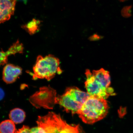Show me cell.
<instances>
[{"label":"cell","mask_w":133,"mask_h":133,"mask_svg":"<svg viewBox=\"0 0 133 133\" xmlns=\"http://www.w3.org/2000/svg\"><path fill=\"white\" fill-rule=\"evenodd\" d=\"M38 127L31 129L32 133H83L79 124H69L59 114L49 112L38 116Z\"/></svg>","instance_id":"6da1fadb"},{"label":"cell","mask_w":133,"mask_h":133,"mask_svg":"<svg viewBox=\"0 0 133 133\" xmlns=\"http://www.w3.org/2000/svg\"><path fill=\"white\" fill-rule=\"evenodd\" d=\"M109 109L105 99L90 96L83 104L78 114L83 122L92 124L104 118Z\"/></svg>","instance_id":"7a4b0ae2"},{"label":"cell","mask_w":133,"mask_h":133,"mask_svg":"<svg viewBox=\"0 0 133 133\" xmlns=\"http://www.w3.org/2000/svg\"><path fill=\"white\" fill-rule=\"evenodd\" d=\"M33 70V79H45L48 81L52 79L56 74H61L63 71L60 67L59 59L50 54L45 57L38 56Z\"/></svg>","instance_id":"3957f363"},{"label":"cell","mask_w":133,"mask_h":133,"mask_svg":"<svg viewBox=\"0 0 133 133\" xmlns=\"http://www.w3.org/2000/svg\"><path fill=\"white\" fill-rule=\"evenodd\" d=\"M57 92L56 90L49 86L40 88L30 97L29 100L31 104L36 109L43 107L52 109L57 104Z\"/></svg>","instance_id":"277c9868"},{"label":"cell","mask_w":133,"mask_h":133,"mask_svg":"<svg viewBox=\"0 0 133 133\" xmlns=\"http://www.w3.org/2000/svg\"><path fill=\"white\" fill-rule=\"evenodd\" d=\"M85 74L87 79L85 85L87 92L90 96L106 99L110 96L115 95L113 88L103 87L96 80L89 70H86Z\"/></svg>","instance_id":"5b68a950"},{"label":"cell","mask_w":133,"mask_h":133,"mask_svg":"<svg viewBox=\"0 0 133 133\" xmlns=\"http://www.w3.org/2000/svg\"><path fill=\"white\" fill-rule=\"evenodd\" d=\"M56 101L57 104L63 108L64 111L72 115L78 114L83 105L65 92L62 95H58Z\"/></svg>","instance_id":"8992f818"},{"label":"cell","mask_w":133,"mask_h":133,"mask_svg":"<svg viewBox=\"0 0 133 133\" xmlns=\"http://www.w3.org/2000/svg\"><path fill=\"white\" fill-rule=\"evenodd\" d=\"M16 0H0V22L3 23L9 20L14 14Z\"/></svg>","instance_id":"52a82bcc"},{"label":"cell","mask_w":133,"mask_h":133,"mask_svg":"<svg viewBox=\"0 0 133 133\" xmlns=\"http://www.w3.org/2000/svg\"><path fill=\"white\" fill-rule=\"evenodd\" d=\"M22 70L19 66L11 64L6 65L3 71V81L7 84L14 83L22 74Z\"/></svg>","instance_id":"ba28073f"},{"label":"cell","mask_w":133,"mask_h":133,"mask_svg":"<svg viewBox=\"0 0 133 133\" xmlns=\"http://www.w3.org/2000/svg\"><path fill=\"white\" fill-rule=\"evenodd\" d=\"M24 49L23 44L20 43L18 40L7 51L5 52L2 49L0 54V64L3 66L6 64L8 62V56L11 55H15L17 53L22 54Z\"/></svg>","instance_id":"9c48e42d"},{"label":"cell","mask_w":133,"mask_h":133,"mask_svg":"<svg viewBox=\"0 0 133 133\" xmlns=\"http://www.w3.org/2000/svg\"><path fill=\"white\" fill-rule=\"evenodd\" d=\"M65 92L67 93L77 102L83 105L90 95L75 87H68Z\"/></svg>","instance_id":"30bf717a"},{"label":"cell","mask_w":133,"mask_h":133,"mask_svg":"<svg viewBox=\"0 0 133 133\" xmlns=\"http://www.w3.org/2000/svg\"><path fill=\"white\" fill-rule=\"evenodd\" d=\"M92 74L98 82L105 88L109 87L111 84V78L109 71L101 69L98 70H94Z\"/></svg>","instance_id":"8fae6325"},{"label":"cell","mask_w":133,"mask_h":133,"mask_svg":"<svg viewBox=\"0 0 133 133\" xmlns=\"http://www.w3.org/2000/svg\"><path fill=\"white\" fill-rule=\"evenodd\" d=\"M42 21L33 18L32 20L21 26L22 29L25 30L31 35H32L39 31Z\"/></svg>","instance_id":"7c38bea8"},{"label":"cell","mask_w":133,"mask_h":133,"mask_svg":"<svg viewBox=\"0 0 133 133\" xmlns=\"http://www.w3.org/2000/svg\"><path fill=\"white\" fill-rule=\"evenodd\" d=\"M9 116L11 120L15 124H20L24 121L25 118V113L19 108H16L10 112Z\"/></svg>","instance_id":"4fadbf2b"},{"label":"cell","mask_w":133,"mask_h":133,"mask_svg":"<svg viewBox=\"0 0 133 133\" xmlns=\"http://www.w3.org/2000/svg\"><path fill=\"white\" fill-rule=\"evenodd\" d=\"M12 121L8 119L2 121L0 124L1 133H15L16 127Z\"/></svg>","instance_id":"5bb4252c"},{"label":"cell","mask_w":133,"mask_h":133,"mask_svg":"<svg viewBox=\"0 0 133 133\" xmlns=\"http://www.w3.org/2000/svg\"><path fill=\"white\" fill-rule=\"evenodd\" d=\"M15 133H32L31 129H30L29 126L24 125L23 127L18 130H16Z\"/></svg>","instance_id":"9a60e30c"},{"label":"cell","mask_w":133,"mask_h":133,"mask_svg":"<svg viewBox=\"0 0 133 133\" xmlns=\"http://www.w3.org/2000/svg\"><path fill=\"white\" fill-rule=\"evenodd\" d=\"M126 113V108H122L120 109V115L121 116H123L125 115Z\"/></svg>","instance_id":"2e32d148"},{"label":"cell","mask_w":133,"mask_h":133,"mask_svg":"<svg viewBox=\"0 0 133 133\" xmlns=\"http://www.w3.org/2000/svg\"><path fill=\"white\" fill-rule=\"evenodd\" d=\"M4 91L3 90L1 89V100L2 99H3V98L4 97Z\"/></svg>","instance_id":"e0dca14e"},{"label":"cell","mask_w":133,"mask_h":133,"mask_svg":"<svg viewBox=\"0 0 133 133\" xmlns=\"http://www.w3.org/2000/svg\"><path fill=\"white\" fill-rule=\"evenodd\" d=\"M18 1H23L24 4H26V2H27V0H18Z\"/></svg>","instance_id":"ac0fdd59"},{"label":"cell","mask_w":133,"mask_h":133,"mask_svg":"<svg viewBox=\"0 0 133 133\" xmlns=\"http://www.w3.org/2000/svg\"><path fill=\"white\" fill-rule=\"evenodd\" d=\"M121 1H125V0H120Z\"/></svg>","instance_id":"d6986e66"}]
</instances>
